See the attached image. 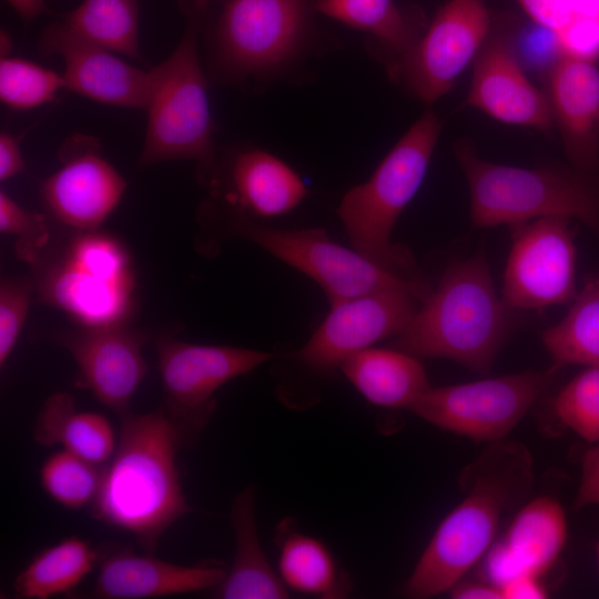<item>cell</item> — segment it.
Instances as JSON below:
<instances>
[{
	"label": "cell",
	"instance_id": "6da1fadb",
	"mask_svg": "<svg viewBox=\"0 0 599 599\" xmlns=\"http://www.w3.org/2000/svg\"><path fill=\"white\" fill-rule=\"evenodd\" d=\"M121 422L91 515L131 534L152 555L163 532L191 510L175 458L184 443L162 407L146 414L130 412Z\"/></svg>",
	"mask_w": 599,
	"mask_h": 599
},
{
	"label": "cell",
	"instance_id": "7a4b0ae2",
	"mask_svg": "<svg viewBox=\"0 0 599 599\" xmlns=\"http://www.w3.org/2000/svg\"><path fill=\"white\" fill-rule=\"evenodd\" d=\"M469 470L467 495L441 520L406 582L409 597H433L458 583L485 557L504 511L532 480L530 454L514 441L491 443Z\"/></svg>",
	"mask_w": 599,
	"mask_h": 599
},
{
	"label": "cell",
	"instance_id": "3957f363",
	"mask_svg": "<svg viewBox=\"0 0 599 599\" xmlns=\"http://www.w3.org/2000/svg\"><path fill=\"white\" fill-rule=\"evenodd\" d=\"M514 317L495 290L486 256L477 253L447 266L393 346L486 373L510 334Z\"/></svg>",
	"mask_w": 599,
	"mask_h": 599
},
{
	"label": "cell",
	"instance_id": "277c9868",
	"mask_svg": "<svg viewBox=\"0 0 599 599\" xmlns=\"http://www.w3.org/2000/svg\"><path fill=\"white\" fill-rule=\"evenodd\" d=\"M455 154L469 189L473 226L565 216L579 220L599 236V181L587 172L491 163L463 142Z\"/></svg>",
	"mask_w": 599,
	"mask_h": 599
},
{
	"label": "cell",
	"instance_id": "5b68a950",
	"mask_svg": "<svg viewBox=\"0 0 599 599\" xmlns=\"http://www.w3.org/2000/svg\"><path fill=\"white\" fill-rule=\"evenodd\" d=\"M440 130L436 114L425 112L370 179L351 189L337 209L354 250L403 276L414 266V260L405 247L392 243L390 233L423 183Z\"/></svg>",
	"mask_w": 599,
	"mask_h": 599
},
{
	"label": "cell",
	"instance_id": "8992f818",
	"mask_svg": "<svg viewBox=\"0 0 599 599\" xmlns=\"http://www.w3.org/2000/svg\"><path fill=\"white\" fill-rule=\"evenodd\" d=\"M152 71L154 85L139 164L193 160L211 177L215 167L213 123L193 26Z\"/></svg>",
	"mask_w": 599,
	"mask_h": 599
},
{
	"label": "cell",
	"instance_id": "52a82bcc",
	"mask_svg": "<svg viewBox=\"0 0 599 599\" xmlns=\"http://www.w3.org/2000/svg\"><path fill=\"white\" fill-rule=\"evenodd\" d=\"M75 231L59 257L42 254L31 266L35 292L80 325L124 323L132 282L128 257L110 236Z\"/></svg>",
	"mask_w": 599,
	"mask_h": 599
},
{
	"label": "cell",
	"instance_id": "ba28073f",
	"mask_svg": "<svg viewBox=\"0 0 599 599\" xmlns=\"http://www.w3.org/2000/svg\"><path fill=\"white\" fill-rule=\"evenodd\" d=\"M556 369L429 387L407 410L459 436L488 444L500 441L544 394Z\"/></svg>",
	"mask_w": 599,
	"mask_h": 599
},
{
	"label": "cell",
	"instance_id": "9c48e42d",
	"mask_svg": "<svg viewBox=\"0 0 599 599\" xmlns=\"http://www.w3.org/2000/svg\"><path fill=\"white\" fill-rule=\"evenodd\" d=\"M234 230L237 236L312 277L331 305L380 290L408 288L423 298L430 292L426 283L396 274L333 242L323 229L278 230L242 220Z\"/></svg>",
	"mask_w": 599,
	"mask_h": 599
},
{
	"label": "cell",
	"instance_id": "30bf717a",
	"mask_svg": "<svg viewBox=\"0 0 599 599\" xmlns=\"http://www.w3.org/2000/svg\"><path fill=\"white\" fill-rule=\"evenodd\" d=\"M164 392L163 410L187 444L207 424L214 393L229 380L274 358L266 352L185 343L169 334L154 338Z\"/></svg>",
	"mask_w": 599,
	"mask_h": 599
},
{
	"label": "cell",
	"instance_id": "8fae6325",
	"mask_svg": "<svg viewBox=\"0 0 599 599\" xmlns=\"http://www.w3.org/2000/svg\"><path fill=\"white\" fill-rule=\"evenodd\" d=\"M569 217L511 225L501 297L511 309H541L576 296V246Z\"/></svg>",
	"mask_w": 599,
	"mask_h": 599
},
{
	"label": "cell",
	"instance_id": "7c38bea8",
	"mask_svg": "<svg viewBox=\"0 0 599 599\" xmlns=\"http://www.w3.org/2000/svg\"><path fill=\"white\" fill-rule=\"evenodd\" d=\"M309 20L308 0H231L215 32L219 62L233 77L276 68L297 51Z\"/></svg>",
	"mask_w": 599,
	"mask_h": 599
},
{
	"label": "cell",
	"instance_id": "4fadbf2b",
	"mask_svg": "<svg viewBox=\"0 0 599 599\" xmlns=\"http://www.w3.org/2000/svg\"><path fill=\"white\" fill-rule=\"evenodd\" d=\"M423 300L412 290L390 288L333 304L297 357L314 370L331 372L351 355L402 334Z\"/></svg>",
	"mask_w": 599,
	"mask_h": 599
},
{
	"label": "cell",
	"instance_id": "5bb4252c",
	"mask_svg": "<svg viewBox=\"0 0 599 599\" xmlns=\"http://www.w3.org/2000/svg\"><path fill=\"white\" fill-rule=\"evenodd\" d=\"M488 30L484 0H449L425 34L404 53L398 72L420 100L434 102L477 55Z\"/></svg>",
	"mask_w": 599,
	"mask_h": 599
},
{
	"label": "cell",
	"instance_id": "9a60e30c",
	"mask_svg": "<svg viewBox=\"0 0 599 599\" xmlns=\"http://www.w3.org/2000/svg\"><path fill=\"white\" fill-rule=\"evenodd\" d=\"M52 341L67 349L79 368L78 385L120 417L148 373L142 347L150 334L125 323L61 328Z\"/></svg>",
	"mask_w": 599,
	"mask_h": 599
},
{
	"label": "cell",
	"instance_id": "2e32d148",
	"mask_svg": "<svg viewBox=\"0 0 599 599\" xmlns=\"http://www.w3.org/2000/svg\"><path fill=\"white\" fill-rule=\"evenodd\" d=\"M60 159L62 166L42 183L43 202L60 223L94 231L119 204L126 182L99 155L94 140L68 142Z\"/></svg>",
	"mask_w": 599,
	"mask_h": 599
},
{
	"label": "cell",
	"instance_id": "e0dca14e",
	"mask_svg": "<svg viewBox=\"0 0 599 599\" xmlns=\"http://www.w3.org/2000/svg\"><path fill=\"white\" fill-rule=\"evenodd\" d=\"M40 51L62 57L69 90L99 103L146 110L154 85L152 69L129 64L114 52L75 35L61 22L43 32Z\"/></svg>",
	"mask_w": 599,
	"mask_h": 599
},
{
	"label": "cell",
	"instance_id": "ac0fdd59",
	"mask_svg": "<svg viewBox=\"0 0 599 599\" xmlns=\"http://www.w3.org/2000/svg\"><path fill=\"white\" fill-rule=\"evenodd\" d=\"M466 103L504 123L548 130V99L525 75L509 48L494 41L479 54Z\"/></svg>",
	"mask_w": 599,
	"mask_h": 599
},
{
	"label": "cell",
	"instance_id": "d6986e66",
	"mask_svg": "<svg viewBox=\"0 0 599 599\" xmlns=\"http://www.w3.org/2000/svg\"><path fill=\"white\" fill-rule=\"evenodd\" d=\"M226 573L217 565L180 566L121 550L101 561L90 597L142 599L197 591L220 586Z\"/></svg>",
	"mask_w": 599,
	"mask_h": 599
},
{
	"label": "cell",
	"instance_id": "ffe728a7",
	"mask_svg": "<svg viewBox=\"0 0 599 599\" xmlns=\"http://www.w3.org/2000/svg\"><path fill=\"white\" fill-rule=\"evenodd\" d=\"M550 106L566 152L578 170L599 165V69L593 62L562 57L549 77Z\"/></svg>",
	"mask_w": 599,
	"mask_h": 599
},
{
	"label": "cell",
	"instance_id": "44dd1931",
	"mask_svg": "<svg viewBox=\"0 0 599 599\" xmlns=\"http://www.w3.org/2000/svg\"><path fill=\"white\" fill-rule=\"evenodd\" d=\"M348 380L372 404L408 409L429 387L417 356L394 348H365L339 366Z\"/></svg>",
	"mask_w": 599,
	"mask_h": 599
},
{
	"label": "cell",
	"instance_id": "7402d4cb",
	"mask_svg": "<svg viewBox=\"0 0 599 599\" xmlns=\"http://www.w3.org/2000/svg\"><path fill=\"white\" fill-rule=\"evenodd\" d=\"M235 535V557L219 586V598L283 599L284 581L272 569L258 540L255 520V490L247 487L234 499L231 512Z\"/></svg>",
	"mask_w": 599,
	"mask_h": 599
},
{
	"label": "cell",
	"instance_id": "603a6c76",
	"mask_svg": "<svg viewBox=\"0 0 599 599\" xmlns=\"http://www.w3.org/2000/svg\"><path fill=\"white\" fill-rule=\"evenodd\" d=\"M32 436L41 446L60 445L100 466L110 460L116 447L109 420L98 413L77 410L65 392L53 393L44 400Z\"/></svg>",
	"mask_w": 599,
	"mask_h": 599
},
{
	"label": "cell",
	"instance_id": "cb8c5ba5",
	"mask_svg": "<svg viewBox=\"0 0 599 599\" xmlns=\"http://www.w3.org/2000/svg\"><path fill=\"white\" fill-rule=\"evenodd\" d=\"M238 205L256 216H275L293 210L306 195L301 177L283 161L262 151L240 153L231 167Z\"/></svg>",
	"mask_w": 599,
	"mask_h": 599
},
{
	"label": "cell",
	"instance_id": "d4e9b609",
	"mask_svg": "<svg viewBox=\"0 0 599 599\" xmlns=\"http://www.w3.org/2000/svg\"><path fill=\"white\" fill-rule=\"evenodd\" d=\"M567 539L562 505L551 496H539L516 514L501 541L527 573L541 578L560 558Z\"/></svg>",
	"mask_w": 599,
	"mask_h": 599
},
{
	"label": "cell",
	"instance_id": "484cf974",
	"mask_svg": "<svg viewBox=\"0 0 599 599\" xmlns=\"http://www.w3.org/2000/svg\"><path fill=\"white\" fill-rule=\"evenodd\" d=\"M98 551L73 535L43 549L16 577L17 597L47 599L75 588L93 569Z\"/></svg>",
	"mask_w": 599,
	"mask_h": 599
},
{
	"label": "cell",
	"instance_id": "4316f807",
	"mask_svg": "<svg viewBox=\"0 0 599 599\" xmlns=\"http://www.w3.org/2000/svg\"><path fill=\"white\" fill-rule=\"evenodd\" d=\"M556 368L599 366V276L576 294L566 316L541 335Z\"/></svg>",
	"mask_w": 599,
	"mask_h": 599
},
{
	"label": "cell",
	"instance_id": "83f0119b",
	"mask_svg": "<svg viewBox=\"0 0 599 599\" xmlns=\"http://www.w3.org/2000/svg\"><path fill=\"white\" fill-rule=\"evenodd\" d=\"M61 23L89 42L142 61L136 0H83Z\"/></svg>",
	"mask_w": 599,
	"mask_h": 599
},
{
	"label": "cell",
	"instance_id": "f1b7e54d",
	"mask_svg": "<svg viewBox=\"0 0 599 599\" xmlns=\"http://www.w3.org/2000/svg\"><path fill=\"white\" fill-rule=\"evenodd\" d=\"M323 14L373 34L403 54L419 39V29L394 0H316Z\"/></svg>",
	"mask_w": 599,
	"mask_h": 599
},
{
	"label": "cell",
	"instance_id": "f546056e",
	"mask_svg": "<svg viewBox=\"0 0 599 599\" xmlns=\"http://www.w3.org/2000/svg\"><path fill=\"white\" fill-rule=\"evenodd\" d=\"M278 568L282 580L290 588L323 597L334 596L336 565L319 540L300 532L287 535L280 547Z\"/></svg>",
	"mask_w": 599,
	"mask_h": 599
},
{
	"label": "cell",
	"instance_id": "4dcf8cb0",
	"mask_svg": "<svg viewBox=\"0 0 599 599\" xmlns=\"http://www.w3.org/2000/svg\"><path fill=\"white\" fill-rule=\"evenodd\" d=\"M102 467L62 449L50 455L41 465L40 484L60 506L71 510L81 509L94 500Z\"/></svg>",
	"mask_w": 599,
	"mask_h": 599
},
{
	"label": "cell",
	"instance_id": "1f68e13d",
	"mask_svg": "<svg viewBox=\"0 0 599 599\" xmlns=\"http://www.w3.org/2000/svg\"><path fill=\"white\" fill-rule=\"evenodd\" d=\"M65 88L63 74L20 58H1L0 99L17 110H29L52 101Z\"/></svg>",
	"mask_w": 599,
	"mask_h": 599
},
{
	"label": "cell",
	"instance_id": "d6a6232c",
	"mask_svg": "<svg viewBox=\"0 0 599 599\" xmlns=\"http://www.w3.org/2000/svg\"><path fill=\"white\" fill-rule=\"evenodd\" d=\"M558 422L583 440L599 443V366H587L551 399Z\"/></svg>",
	"mask_w": 599,
	"mask_h": 599
},
{
	"label": "cell",
	"instance_id": "836d02e7",
	"mask_svg": "<svg viewBox=\"0 0 599 599\" xmlns=\"http://www.w3.org/2000/svg\"><path fill=\"white\" fill-rule=\"evenodd\" d=\"M0 232L14 237L16 256L32 266L51 242L49 225L42 214L19 205L0 191Z\"/></svg>",
	"mask_w": 599,
	"mask_h": 599
},
{
	"label": "cell",
	"instance_id": "e575fe53",
	"mask_svg": "<svg viewBox=\"0 0 599 599\" xmlns=\"http://www.w3.org/2000/svg\"><path fill=\"white\" fill-rule=\"evenodd\" d=\"M35 283L29 277L4 278L0 283V366L6 365L26 323Z\"/></svg>",
	"mask_w": 599,
	"mask_h": 599
},
{
	"label": "cell",
	"instance_id": "d590c367",
	"mask_svg": "<svg viewBox=\"0 0 599 599\" xmlns=\"http://www.w3.org/2000/svg\"><path fill=\"white\" fill-rule=\"evenodd\" d=\"M554 37L566 58L589 62L599 58V18H573Z\"/></svg>",
	"mask_w": 599,
	"mask_h": 599
},
{
	"label": "cell",
	"instance_id": "8d00e7d4",
	"mask_svg": "<svg viewBox=\"0 0 599 599\" xmlns=\"http://www.w3.org/2000/svg\"><path fill=\"white\" fill-rule=\"evenodd\" d=\"M599 506V443L588 448L581 459V476L573 509Z\"/></svg>",
	"mask_w": 599,
	"mask_h": 599
},
{
	"label": "cell",
	"instance_id": "74e56055",
	"mask_svg": "<svg viewBox=\"0 0 599 599\" xmlns=\"http://www.w3.org/2000/svg\"><path fill=\"white\" fill-rule=\"evenodd\" d=\"M524 11L539 26L554 34L572 19L565 0H518Z\"/></svg>",
	"mask_w": 599,
	"mask_h": 599
},
{
	"label": "cell",
	"instance_id": "f35d334b",
	"mask_svg": "<svg viewBox=\"0 0 599 599\" xmlns=\"http://www.w3.org/2000/svg\"><path fill=\"white\" fill-rule=\"evenodd\" d=\"M502 599H542L548 597L540 577L531 573L519 575L500 588Z\"/></svg>",
	"mask_w": 599,
	"mask_h": 599
},
{
	"label": "cell",
	"instance_id": "ab89813d",
	"mask_svg": "<svg viewBox=\"0 0 599 599\" xmlns=\"http://www.w3.org/2000/svg\"><path fill=\"white\" fill-rule=\"evenodd\" d=\"M24 169V161L18 140L10 133L0 134V180H8Z\"/></svg>",
	"mask_w": 599,
	"mask_h": 599
},
{
	"label": "cell",
	"instance_id": "60d3db41",
	"mask_svg": "<svg viewBox=\"0 0 599 599\" xmlns=\"http://www.w3.org/2000/svg\"><path fill=\"white\" fill-rule=\"evenodd\" d=\"M450 592L456 599H502L500 589L490 582H458Z\"/></svg>",
	"mask_w": 599,
	"mask_h": 599
},
{
	"label": "cell",
	"instance_id": "b9f144b4",
	"mask_svg": "<svg viewBox=\"0 0 599 599\" xmlns=\"http://www.w3.org/2000/svg\"><path fill=\"white\" fill-rule=\"evenodd\" d=\"M7 2L27 22L45 11L44 0H7Z\"/></svg>",
	"mask_w": 599,
	"mask_h": 599
},
{
	"label": "cell",
	"instance_id": "7bdbcfd3",
	"mask_svg": "<svg viewBox=\"0 0 599 599\" xmlns=\"http://www.w3.org/2000/svg\"><path fill=\"white\" fill-rule=\"evenodd\" d=\"M573 18H599V0H565Z\"/></svg>",
	"mask_w": 599,
	"mask_h": 599
},
{
	"label": "cell",
	"instance_id": "ee69618b",
	"mask_svg": "<svg viewBox=\"0 0 599 599\" xmlns=\"http://www.w3.org/2000/svg\"><path fill=\"white\" fill-rule=\"evenodd\" d=\"M1 52H2V58L7 57L8 52L10 51V48H11V39L10 37L8 35V33L6 31H1Z\"/></svg>",
	"mask_w": 599,
	"mask_h": 599
},
{
	"label": "cell",
	"instance_id": "f6af8a7d",
	"mask_svg": "<svg viewBox=\"0 0 599 599\" xmlns=\"http://www.w3.org/2000/svg\"><path fill=\"white\" fill-rule=\"evenodd\" d=\"M209 1H211V0H196V2H197L199 4H204V3L209 2Z\"/></svg>",
	"mask_w": 599,
	"mask_h": 599
},
{
	"label": "cell",
	"instance_id": "bcb514c9",
	"mask_svg": "<svg viewBox=\"0 0 599 599\" xmlns=\"http://www.w3.org/2000/svg\"><path fill=\"white\" fill-rule=\"evenodd\" d=\"M597 557H598V561H599V542L597 545Z\"/></svg>",
	"mask_w": 599,
	"mask_h": 599
}]
</instances>
